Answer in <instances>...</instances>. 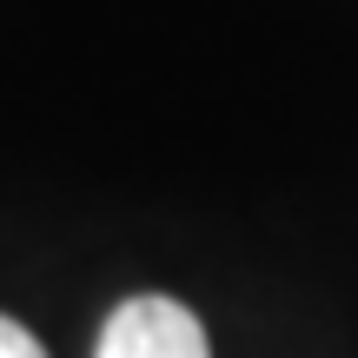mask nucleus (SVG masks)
I'll return each mask as SVG.
<instances>
[{"label":"nucleus","instance_id":"obj_1","mask_svg":"<svg viewBox=\"0 0 358 358\" xmlns=\"http://www.w3.org/2000/svg\"><path fill=\"white\" fill-rule=\"evenodd\" d=\"M93 358H213V345H206V325L179 299L140 292V299L106 312Z\"/></svg>","mask_w":358,"mask_h":358},{"label":"nucleus","instance_id":"obj_2","mask_svg":"<svg viewBox=\"0 0 358 358\" xmlns=\"http://www.w3.org/2000/svg\"><path fill=\"white\" fill-rule=\"evenodd\" d=\"M0 358H47V352H40V338L27 332L20 319H7V312H0Z\"/></svg>","mask_w":358,"mask_h":358}]
</instances>
